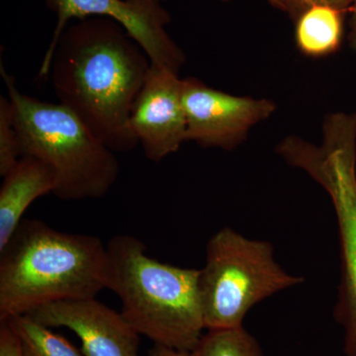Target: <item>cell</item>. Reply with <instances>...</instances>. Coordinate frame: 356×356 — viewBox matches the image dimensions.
<instances>
[{"label": "cell", "instance_id": "cell-1", "mask_svg": "<svg viewBox=\"0 0 356 356\" xmlns=\"http://www.w3.org/2000/svg\"><path fill=\"white\" fill-rule=\"evenodd\" d=\"M151 60L119 23L88 17L60 35L50 72L60 103L114 153L139 144L129 119Z\"/></svg>", "mask_w": 356, "mask_h": 356}, {"label": "cell", "instance_id": "cell-11", "mask_svg": "<svg viewBox=\"0 0 356 356\" xmlns=\"http://www.w3.org/2000/svg\"><path fill=\"white\" fill-rule=\"evenodd\" d=\"M0 188V250L10 240L36 199L56 188L55 173L41 159L22 156L4 175Z\"/></svg>", "mask_w": 356, "mask_h": 356}, {"label": "cell", "instance_id": "cell-16", "mask_svg": "<svg viewBox=\"0 0 356 356\" xmlns=\"http://www.w3.org/2000/svg\"><path fill=\"white\" fill-rule=\"evenodd\" d=\"M353 0H283L285 13L296 20L306 9L315 6H329L336 7L346 14L350 13Z\"/></svg>", "mask_w": 356, "mask_h": 356}, {"label": "cell", "instance_id": "cell-5", "mask_svg": "<svg viewBox=\"0 0 356 356\" xmlns=\"http://www.w3.org/2000/svg\"><path fill=\"white\" fill-rule=\"evenodd\" d=\"M281 158L303 170L329 194L339 227L341 282L334 318L343 330V353L356 356V121L353 114H330L323 142L288 136L276 147Z\"/></svg>", "mask_w": 356, "mask_h": 356}, {"label": "cell", "instance_id": "cell-21", "mask_svg": "<svg viewBox=\"0 0 356 356\" xmlns=\"http://www.w3.org/2000/svg\"><path fill=\"white\" fill-rule=\"evenodd\" d=\"M353 116H355V121H356V112H355V113H353Z\"/></svg>", "mask_w": 356, "mask_h": 356}, {"label": "cell", "instance_id": "cell-10", "mask_svg": "<svg viewBox=\"0 0 356 356\" xmlns=\"http://www.w3.org/2000/svg\"><path fill=\"white\" fill-rule=\"evenodd\" d=\"M49 327H67L86 356H140V334L127 320L96 298L47 304L28 314Z\"/></svg>", "mask_w": 356, "mask_h": 356}, {"label": "cell", "instance_id": "cell-2", "mask_svg": "<svg viewBox=\"0 0 356 356\" xmlns=\"http://www.w3.org/2000/svg\"><path fill=\"white\" fill-rule=\"evenodd\" d=\"M106 268L98 236L23 219L0 250V323L47 304L95 298L106 289Z\"/></svg>", "mask_w": 356, "mask_h": 356}, {"label": "cell", "instance_id": "cell-4", "mask_svg": "<svg viewBox=\"0 0 356 356\" xmlns=\"http://www.w3.org/2000/svg\"><path fill=\"white\" fill-rule=\"evenodd\" d=\"M1 76L13 107L21 156H34L50 166L56 177L54 194L64 201L106 195L120 170L114 152L62 103L21 93L2 64Z\"/></svg>", "mask_w": 356, "mask_h": 356}, {"label": "cell", "instance_id": "cell-17", "mask_svg": "<svg viewBox=\"0 0 356 356\" xmlns=\"http://www.w3.org/2000/svg\"><path fill=\"white\" fill-rule=\"evenodd\" d=\"M0 356H24L19 341L7 323H0Z\"/></svg>", "mask_w": 356, "mask_h": 356}, {"label": "cell", "instance_id": "cell-8", "mask_svg": "<svg viewBox=\"0 0 356 356\" xmlns=\"http://www.w3.org/2000/svg\"><path fill=\"white\" fill-rule=\"evenodd\" d=\"M186 142L233 151L250 130L276 111L266 98L236 96L211 88L196 77L184 79Z\"/></svg>", "mask_w": 356, "mask_h": 356}, {"label": "cell", "instance_id": "cell-15", "mask_svg": "<svg viewBox=\"0 0 356 356\" xmlns=\"http://www.w3.org/2000/svg\"><path fill=\"white\" fill-rule=\"evenodd\" d=\"M20 144L10 99L0 97V175L4 177L19 159Z\"/></svg>", "mask_w": 356, "mask_h": 356}, {"label": "cell", "instance_id": "cell-3", "mask_svg": "<svg viewBox=\"0 0 356 356\" xmlns=\"http://www.w3.org/2000/svg\"><path fill=\"white\" fill-rule=\"evenodd\" d=\"M106 248V289L120 299L129 324L154 344L191 353L206 331L199 269L152 259L131 235L113 236Z\"/></svg>", "mask_w": 356, "mask_h": 356}, {"label": "cell", "instance_id": "cell-22", "mask_svg": "<svg viewBox=\"0 0 356 356\" xmlns=\"http://www.w3.org/2000/svg\"><path fill=\"white\" fill-rule=\"evenodd\" d=\"M163 1H165V0H163Z\"/></svg>", "mask_w": 356, "mask_h": 356}, {"label": "cell", "instance_id": "cell-6", "mask_svg": "<svg viewBox=\"0 0 356 356\" xmlns=\"http://www.w3.org/2000/svg\"><path fill=\"white\" fill-rule=\"evenodd\" d=\"M274 257L273 245L222 228L211 236L199 269V296L206 331L243 327L248 311L276 293L302 284Z\"/></svg>", "mask_w": 356, "mask_h": 356}, {"label": "cell", "instance_id": "cell-9", "mask_svg": "<svg viewBox=\"0 0 356 356\" xmlns=\"http://www.w3.org/2000/svg\"><path fill=\"white\" fill-rule=\"evenodd\" d=\"M129 129L154 163L177 153L186 142L184 79L177 72L151 65L134 103Z\"/></svg>", "mask_w": 356, "mask_h": 356}, {"label": "cell", "instance_id": "cell-7", "mask_svg": "<svg viewBox=\"0 0 356 356\" xmlns=\"http://www.w3.org/2000/svg\"><path fill=\"white\" fill-rule=\"evenodd\" d=\"M57 15V24L40 67V76L50 72L51 56L60 35L72 20L108 18L119 23L146 53L151 64L179 72L185 63L181 49L166 31L170 15L163 0H46Z\"/></svg>", "mask_w": 356, "mask_h": 356}, {"label": "cell", "instance_id": "cell-19", "mask_svg": "<svg viewBox=\"0 0 356 356\" xmlns=\"http://www.w3.org/2000/svg\"><path fill=\"white\" fill-rule=\"evenodd\" d=\"M350 22H348V39L353 49H356V0L351 1L350 9Z\"/></svg>", "mask_w": 356, "mask_h": 356}, {"label": "cell", "instance_id": "cell-18", "mask_svg": "<svg viewBox=\"0 0 356 356\" xmlns=\"http://www.w3.org/2000/svg\"><path fill=\"white\" fill-rule=\"evenodd\" d=\"M147 356H192V355L188 351L173 350V348L154 344Z\"/></svg>", "mask_w": 356, "mask_h": 356}, {"label": "cell", "instance_id": "cell-13", "mask_svg": "<svg viewBox=\"0 0 356 356\" xmlns=\"http://www.w3.org/2000/svg\"><path fill=\"white\" fill-rule=\"evenodd\" d=\"M6 323L17 337L24 356H86L65 337L29 315L15 316Z\"/></svg>", "mask_w": 356, "mask_h": 356}, {"label": "cell", "instance_id": "cell-12", "mask_svg": "<svg viewBox=\"0 0 356 356\" xmlns=\"http://www.w3.org/2000/svg\"><path fill=\"white\" fill-rule=\"evenodd\" d=\"M346 13L336 7L315 6L295 20L297 48L306 57L324 58L341 48Z\"/></svg>", "mask_w": 356, "mask_h": 356}, {"label": "cell", "instance_id": "cell-14", "mask_svg": "<svg viewBox=\"0 0 356 356\" xmlns=\"http://www.w3.org/2000/svg\"><path fill=\"white\" fill-rule=\"evenodd\" d=\"M192 356H264L261 344L245 329L204 332Z\"/></svg>", "mask_w": 356, "mask_h": 356}, {"label": "cell", "instance_id": "cell-20", "mask_svg": "<svg viewBox=\"0 0 356 356\" xmlns=\"http://www.w3.org/2000/svg\"><path fill=\"white\" fill-rule=\"evenodd\" d=\"M222 1L226 2L229 1V0H222ZM266 1L268 2L274 8L280 9V10L284 11L285 13L284 2H283V0H266Z\"/></svg>", "mask_w": 356, "mask_h": 356}]
</instances>
